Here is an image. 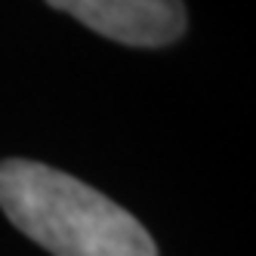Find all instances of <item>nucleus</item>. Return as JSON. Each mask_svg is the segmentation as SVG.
<instances>
[{"label": "nucleus", "instance_id": "2", "mask_svg": "<svg viewBox=\"0 0 256 256\" xmlns=\"http://www.w3.org/2000/svg\"><path fill=\"white\" fill-rule=\"evenodd\" d=\"M46 4L124 46H167L186 31L182 0H46Z\"/></svg>", "mask_w": 256, "mask_h": 256}, {"label": "nucleus", "instance_id": "1", "mask_svg": "<svg viewBox=\"0 0 256 256\" xmlns=\"http://www.w3.org/2000/svg\"><path fill=\"white\" fill-rule=\"evenodd\" d=\"M0 210L52 256H158L152 234L133 213L38 160L0 164Z\"/></svg>", "mask_w": 256, "mask_h": 256}]
</instances>
